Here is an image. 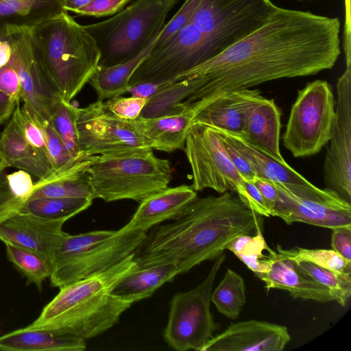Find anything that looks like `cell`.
I'll return each mask as SVG.
<instances>
[{"label": "cell", "mask_w": 351, "mask_h": 351, "mask_svg": "<svg viewBox=\"0 0 351 351\" xmlns=\"http://www.w3.org/2000/svg\"><path fill=\"white\" fill-rule=\"evenodd\" d=\"M12 54L9 42L0 36V69L8 64Z\"/></svg>", "instance_id": "f5cc1de1"}, {"label": "cell", "mask_w": 351, "mask_h": 351, "mask_svg": "<svg viewBox=\"0 0 351 351\" xmlns=\"http://www.w3.org/2000/svg\"><path fill=\"white\" fill-rule=\"evenodd\" d=\"M19 101L14 99L0 91V125L8 120L13 114Z\"/></svg>", "instance_id": "816d5d0a"}, {"label": "cell", "mask_w": 351, "mask_h": 351, "mask_svg": "<svg viewBox=\"0 0 351 351\" xmlns=\"http://www.w3.org/2000/svg\"><path fill=\"white\" fill-rule=\"evenodd\" d=\"M337 82L335 119L324 161L328 188L351 203V62Z\"/></svg>", "instance_id": "5bb4252c"}, {"label": "cell", "mask_w": 351, "mask_h": 351, "mask_svg": "<svg viewBox=\"0 0 351 351\" xmlns=\"http://www.w3.org/2000/svg\"><path fill=\"white\" fill-rule=\"evenodd\" d=\"M261 217L233 191L197 197L171 222L152 228L133 260L138 267L172 263L187 272L217 259L239 235L256 232Z\"/></svg>", "instance_id": "7a4b0ae2"}, {"label": "cell", "mask_w": 351, "mask_h": 351, "mask_svg": "<svg viewBox=\"0 0 351 351\" xmlns=\"http://www.w3.org/2000/svg\"><path fill=\"white\" fill-rule=\"evenodd\" d=\"M244 89L222 93L194 114L192 123L243 134L245 121Z\"/></svg>", "instance_id": "484cf974"}, {"label": "cell", "mask_w": 351, "mask_h": 351, "mask_svg": "<svg viewBox=\"0 0 351 351\" xmlns=\"http://www.w3.org/2000/svg\"><path fill=\"white\" fill-rule=\"evenodd\" d=\"M184 151L191 166V187L195 191L211 189L219 193H237L244 180L235 169L223 142L211 127L192 123L186 135Z\"/></svg>", "instance_id": "8fae6325"}, {"label": "cell", "mask_w": 351, "mask_h": 351, "mask_svg": "<svg viewBox=\"0 0 351 351\" xmlns=\"http://www.w3.org/2000/svg\"><path fill=\"white\" fill-rule=\"evenodd\" d=\"M317 282L325 287L333 301L344 306L351 295V274H344L307 261L296 263Z\"/></svg>", "instance_id": "d590c367"}, {"label": "cell", "mask_w": 351, "mask_h": 351, "mask_svg": "<svg viewBox=\"0 0 351 351\" xmlns=\"http://www.w3.org/2000/svg\"><path fill=\"white\" fill-rule=\"evenodd\" d=\"M0 91L16 101L21 99V85L18 73L9 64L0 69Z\"/></svg>", "instance_id": "f6af8a7d"}, {"label": "cell", "mask_w": 351, "mask_h": 351, "mask_svg": "<svg viewBox=\"0 0 351 351\" xmlns=\"http://www.w3.org/2000/svg\"><path fill=\"white\" fill-rule=\"evenodd\" d=\"M93 200L79 197H43L27 199L19 213L33 215L47 220L65 222L87 209Z\"/></svg>", "instance_id": "4dcf8cb0"}, {"label": "cell", "mask_w": 351, "mask_h": 351, "mask_svg": "<svg viewBox=\"0 0 351 351\" xmlns=\"http://www.w3.org/2000/svg\"><path fill=\"white\" fill-rule=\"evenodd\" d=\"M222 141L230 161L243 179L247 181H254L257 175L251 163L233 145L223 139Z\"/></svg>", "instance_id": "bcb514c9"}, {"label": "cell", "mask_w": 351, "mask_h": 351, "mask_svg": "<svg viewBox=\"0 0 351 351\" xmlns=\"http://www.w3.org/2000/svg\"><path fill=\"white\" fill-rule=\"evenodd\" d=\"M210 301L218 312L228 318L237 319L246 302L245 284L243 277L228 268L221 281L212 291Z\"/></svg>", "instance_id": "d6a6232c"}, {"label": "cell", "mask_w": 351, "mask_h": 351, "mask_svg": "<svg viewBox=\"0 0 351 351\" xmlns=\"http://www.w3.org/2000/svg\"><path fill=\"white\" fill-rule=\"evenodd\" d=\"M91 0H62L63 9L75 13L79 9L86 5Z\"/></svg>", "instance_id": "db71d44e"}, {"label": "cell", "mask_w": 351, "mask_h": 351, "mask_svg": "<svg viewBox=\"0 0 351 351\" xmlns=\"http://www.w3.org/2000/svg\"><path fill=\"white\" fill-rule=\"evenodd\" d=\"M35 49L52 86L66 102L88 83L100 53L84 25L62 12L30 26Z\"/></svg>", "instance_id": "277c9868"}, {"label": "cell", "mask_w": 351, "mask_h": 351, "mask_svg": "<svg viewBox=\"0 0 351 351\" xmlns=\"http://www.w3.org/2000/svg\"><path fill=\"white\" fill-rule=\"evenodd\" d=\"M6 168L0 162V224L19 213L26 202L11 190L7 180Z\"/></svg>", "instance_id": "60d3db41"}, {"label": "cell", "mask_w": 351, "mask_h": 351, "mask_svg": "<svg viewBox=\"0 0 351 351\" xmlns=\"http://www.w3.org/2000/svg\"><path fill=\"white\" fill-rule=\"evenodd\" d=\"M180 113L156 118L130 120L135 129L153 147V149L171 153L184 147L194 112L189 104Z\"/></svg>", "instance_id": "cb8c5ba5"}, {"label": "cell", "mask_w": 351, "mask_h": 351, "mask_svg": "<svg viewBox=\"0 0 351 351\" xmlns=\"http://www.w3.org/2000/svg\"><path fill=\"white\" fill-rule=\"evenodd\" d=\"M278 198L271 216L287 225L302 222L330 229L351 226V204L333 191L274 182Z\"/></svg>", "instance_id": "7c38bea8"}, {"label": "cell", "mask_w": 351, "mask_h": 351, "mask_svg": "<svg viewBox=\"0 0 351 351\" xmlns=\"http://www.w3.org/2000/svg\"><path fill=\"white\" fill-rule=\"evenodd\" d=\"M117 230H95L71 235L66 233L61 239L53 256V266L82 254L115 234Z\"/></svg>", "instance_id": "74e56055"}, {"label": "cell", "mask_w": 351, "mask_h": 351, "mask_svg": "<svg viewBox=\"0 0 351 351\" xmlns=\"http://www.w3.org/2000/svg\"><path fill=\"white\" fill-rule=\"evenodd\" d=\"M178 0H136L115 16L84 25L99 51L98 66L130 60L154 42Z\"/></svg>", "instance_id": "8992f818"}, {"label": "cell", "mask_w": 351, "mask_h": 351, "mask_svg": "<svg viewBox=\"0 0 351 351\" xmlns=\"http://www.w3.org/2000/svg\"><path fill=\"white\" fill-rule=\"evenodd\" d=\"M88 173L94 198L106 202H141L167 188L172 179L169 160L156 157L152 149L96 156Z\"/></svg>", "instance_id": "5b68a950"}, {"label": "cell", "mask_w": 351, "mask_h": 351, "mask_svg": "<svg viewBox=\"0 0 351 351\" xmlns=\"http://www.w3.org/2000/svg\"><path fill=\"white\" fill-rule=\"evenodd\" d=\"M147 99L136 97H114L105 102L108 109L117 117L125 120H134L140 114Z\"/></svg>", "instance_id": "b9f144b4"}, {"label": "cell", "mask_w": 351, "mask_h": 351, "mask_svg": "<svg viewBox=\"0 0 351 351\" xmlns=\"http://www.w3.org/2000/svg\"><path fill=\"white\" fill-rule=\"evenodd\" d=\"M12 49L8 62L18 73L21 99L35 118L44 124L49 121L56 104L62 99L50 82L37 55L30 26L7 24L0 28Z\"/></svg>", "instance_id": "30bf717a"}, {"label": "cell", "mask_w": 351, "mask_h": 351, "mask_svg": "<svg viewBox=\"0 0 351 351\" xmlns=\"http://www.w3.org/2000/svg\"><path fill=\"white\" fill-rule=\"evenodd\" d=\"M153 43L130 60L112 66H97L88 83L97 93L98 100L120 96L127 92L133 73L149 54Z\"/></svg>", "instance_id": "f1b7e54d"}, {"label": "cell", "mask_w": 351, "mask_h": 351, "mask_svg": "<svg viewBox=\"0 0 351 351\" xmlns=\"http://www.w3.org/2000/svg\"><path fill=\"white\" fill-rule=\"evenodd\" d=\"M147 232H117L90 249L53 267L51 285L60 288L106 270L133 254Z\"/></svg>", "instance_id": "9a60e30c"}, {"label": "cell", "mask_w": 351, "mask_h": 351, "mask_svg": "<svg viewBox=\"0 0 351 351\" xmlns=\"http://www.w3.org/2000/svg\"><path fill=\"white\" fill-rule=\"evenodd\" d=\"M335 105L332 86L327 81L315 80L298 90L282 135L284 147L294 157L315 155L329 142Z\"/></svg>", "instance_id": "52a82bcc"}, {"label": "cell", "mask_w": 351, "mask_h": 351, "mask_svg": "<svg viewBox=\"0 0 351 351\" xmlns=\"http://www.w3.org/2000/svg\"><path fill=\"white\" fill-rule=\"evenodd\" d=\"M331 247L344 259L351 261V226L332 229Z\"/></svg>", "instance_id": "7dc6e473"}, {"label": "cell", "mask_w": 351, "mask_h": 351, "mask_svg": "<svg viewBox=\"0 0 351 351\" xmlns=\"http://www.w3.org/2000/svg\"><path fill=\"white\" fill-rule=\"evenodd\" d=\"M290 340L286 326L251 319L230 324L202 351H281Z\"/></svg>", "instance_id": "2e32d148"}, {"label": "cell", "mask_w": 351, "mask_h": 351, "mask_svg": "<svg viewBox=\"0 0 351 351\" xmlns=\"http://www.w3.org/2000/svg\"><path fill=\"white\" fill-rule=\"evenodd\" d=\"M224 141L237 149L253 166L257 177L282 184L311 187L314 185L290 167L258 147L245 136L213 128Z\"/></svg>", "instance_id": "603a6c76"}, {"label": "cell", "mask_w": 351, "mask_h": 351, "mask_svg": "<svg viewBox=\"0 0 351 351\" xmlns=\"http://www.w3.org/2000/svg\"><path fill=\"white\" fill-rule=\"evenodd\" d=\"M269 255V270L256 275L265 282L266 289L285 290L295 299L322 303L333 301L328 289L302 270L295 261L278 255L274 250Z\"/></svg>", "instance_id": "ffe728a7"}, {"label": "cell", "mask_w": 351, "mask_h": 351, "mask_svg": "<svg viewBox=\"0 0 351 351\" xmlns=\"http://www.w3.org/2000/svg\"><path fill=\"white\" fill-rule=\"evenodd\" d=\"M277 7L270 0H201L190 20L213 58L262 27Z\"/></svg>", "instance_id": "ba28073f"}, {"label": "cell", "mask_w": 351, "mask_h": 351, "mask_svg": "<svg viewBox=\"0 0 351 351\" xmlns=\"http://www.w3.org/2000/svg\"><path fill=\"white\" fill-rule=\"evenodd\" d=\"M62 12L66 11L62 0H0V28L7 24L31 26Z\"/></svg>", "instance_id": "f546056e"}, {"label": "cell", "mask_w": 351, "mask_h": 351, "mask_svg": "<svg viewBox=\"0 0 351 351\" xmlns=\"http://www.w3.org/2000/svg\"><path fill=\"white\" fill-rule=\"evenodd\" d=\"M226 259H215L206 278L194 289L175 294L170 301L169 319L164 331L168 345L178 351L202 348L214 337L219 326L210 309L216 276Z\"/></svg>", "instance_id": "9c48e42d"}, {"label": "cell", "mask_w": 351, "mask_h": 351, "mask_svg": "<svg viewBox=\"0 0 351 351\" xmlns=\"http://www.w3.org/2000/svg\"><path fill=\"white\" fill-rule=\"evenodd\" d=\"M225 250L231 251L256 276L267 272L271 264L269 253L265 251L272 250L267 245L261 226L258 227L256 235L241 234L230 241Z\"/></svg>", "instance_id": "1f68e13d"}, {"label": "cell", "mask_w": 351, "mask_h": 351, "mask_svg": "<svg viewBox=\"0 0 351 351\" xmlns=\"http://www.w3.org/2000/svg\"><path fill=\"white\" fill-rule=\"evenodd\" d=\"M42 127L45 137L49 159L53 170L62 167L75 159L72 158L68 148L49 121L42 124Z\"/></svg>", "instance_id": "ab89813d"}, {"label": "cell", "mask_w": 351, "mask_h": 351, "mask_svg": "<svg viewBox=\"0 0 351 351\" xmlns=\"http://www.w3.org/2000/svg\"><path fill=\"white\" fill-rule=\"evenodd\" d=\"M130 0H91L75 14L80 16L100 17L114 14Z\"/></svg>", "instance_id": "ee69618b"}, {"label": "cell", "mask_w": 351, "mask_h": 351, "mask_svg": "<svg viewBox=\"0 0 351 351\" xmlns=\"http://www.w3.org/2000/svg\"><path fill=\"white\" fill-rule=\"evenodd\" d=\"M276 252L295 263L307 261L339 273L351 274V261L344 259L332 250L306 249L298 246L284 249L278 245Z\"/></svg>", "instance_id": "e575fe53"}, {"label": "cell", "mask_w": 351, "mask_h": 351, "mask_svg": "<svg viewBox=\"0 0 351 351\" xmlns=\"http://www.w3.org/2000/svg\"><path fill=\"white\" fill-rule=\"evenodd\" d=\"M49 123L64 143L73 158L82 153L76 128V107L62 99L56 104L49 119Z\"/></svg>", "instance_id": "8d00e7d4"}, {"label": "cell", "mask_w": 351, "mask_h": 351, "mask_svg": "<svg viewBox=\"0 0 351 351\" xmlns=\"http://www.w3.org/2000/svg\"><path fill=\"white\" fill-rule=\"evenodd\" d=\"M0 162L7 168L24 170L38 180L53 171L49 161L26 138L15 111L0 135Z\"/></svg>", "instance_id": "7402d4cb"}, {"label": "cell", "mask_w": 351, "mask_h": 351, "mask_svg": "<svg viewBox=\"0 0 351 351\" xmlns=\"http://www.w3.org/2000/svg\"><path fill=\"white\" fill-rule=\"evenodd\" d=\"M7 180L12 192L19 197L27 201L34 187V182L29 173L20 169L8 174Z\"/></svg>", "instance_id": "c3c4849f"}, {"label": "cell", "mask_w": 351, "mask_h": 351, "mask_svg": "<svg viewBox=\"0 0 351 351\" xmlns=\"http://www.w3.org/2000/svg\"><path fill=\"white\" fill-rule=\"evenodd\" d=\"M64 223L19 213L0 224V241L37 252L52 263L54 252L66 234Z\"/></svg>", "instance_id": "e0dca14e"}, {"label": "cell", "mask_w": 351, "mask_h": 351, "mask_svg": "<svg viewBox=\"0 0 351 351\" xmlns=\"http://www.w3.org/2000/svg\"><path fill=\"white\" fill-rule=\"evenodd\" d=\"M253 182L269 206L271 211L273 206L278 198V189L274 182L256 177Z\"/></svg>", "instance_id": "681fc988"}, {"label": "cell", "mask_w": 351, "mask_h": 351, "mask_svg": "<svg viewBox=\"0 0 351 351\" xmlns=\"http://www.w3.org/2000/svg\"><path fill=\"white\" fill-rule=\"evenodd\" d=\"M340 26L337 17L277 7L262 27L173 82L204 80L184 101L195 114L222 93L315 75L335 64L341 53Z\"/></svg>", "instance_id": "6da1fadb"}, {"label": "cell", "mask_w": 351, "mask_h": 351, "mask_svg": "<svg viewBox=\"0 0 351 351\" xmlns=\"http://www.w3.org/2000/svg\"><path fill=\"white\" fill-rule=\"evenodd\" d=\"M237 194L243 202L257 214L264 217L271 216V211L269 206L253 181L244 180L242 188Z\"/></svg>", "instance_id": "7bdbcfd3"}, {"label": "cell", "mask_w": 351, "mask_h": 351, "mask_svg": "<svg viewBox=\"0 0 351 351\" xmlns=\"http://www.w3.org/2000/svg\"><path fill=\"white\" fill-rule=\"evenodd\" d=\"M202 77L185 78L164 84L147 99L140 117L156 118L181 112L186 107L184 102L204 83Z\"/></svg>", "instance_id": "83f0119b"}, {"label": "cell", "mask_w": 351, "mask_h": 351, "mask_svg": "<svg viewBox=\"0 0 351 351\" xmlns=\"http://www.w3.org/2000/svg\"><path fill=\"white\" fill-rule=\"evenodd\" d=\"M76 128L80 150L88 156L153 149L131 121L114 115L101 100L76 108Z\"/></svg>", "instance_id": "4fadbf2b"}, {"label": "cell", "mask_w": 351, "mask_h": 351, "mask_svg": "<svg viewBox=\"0 0 351 351\" xmlns=\"http://www.w3.org/2000/svg\"><path fill=\"white\" fill-rule=\"evenodd\" d=\"M201 0H186L173 18L163 27L154 42L149 53L160 49L169 38L180 32L189 21Z\"/></svg>", "instance_id": "f35d334b"}, {"label": "cell", "mask_w": 351, "mask_h": 351, "mask_svg": "<svg viewBox=\"0 0 351 351\" xmlns=\"http://www.w3.org/2000/svg\"><path fill=\"white\" fill-rule=\"evenodd\" d=\"M162 86L152 82H141L129 86L127 92L132 96L145 99H149Z\"/></svg>", "instance_id": "f907efd6"}, {"label": "cell", "mask_w": 351, "mask_h": 351, "mask_svg": "<svg viewBox=\"0 0 351 351\" xmlns=\"http://www.w3.org/2000/svg\"><path fill=\"white\" fill-rule=\"evenodd\" d=\"M180 274L178 267L172 263L136 267L123 277L111 293L131 303L150 297L165 283Z\"/></svg>", "instance_id": "4316f807"}, {"label": "cell", "mask_w": 351, "mask_h": 351, "mask_svg": "<svg viewBox=\"0 0 351 351\" xmlns=\"http://www.w3.org/2000/svg\"><path fill=\"white\" fill-rule=\"evenodd\" d=\"M197 197V191L191 186L167 187L141 201L130 221L118 230L147 232L165 221L177 217Z\"/></svg>", "instance_id": "d6986e66"}, {"label": "cell", "mask_w": 351, "mask_h": 351, "mask_svg": "<svg viewBox=\"0 0 351 351\" xmlns=\"http://www.w3.org/2000/svg\"><path fill=\"white\" fill-rule=\"evenodd\" d=\"M86 340L55 329L29 326L0 336V351H83Z\"/></svg>", "instance_id": "d4e9b609"}, {"label": "cell", "mask_w": 351, "mask_h": 351, "mask_svg": "<svg viewBox=\"0 0 351 351\" xmlns=\"http://www.w3.org/2000/svg\"><path fill=\"white\" fill-rule=\"evenodd\" d=\"M134 253L114 266L60 288L30 325L55 329L84 339L97 337L116 324L132 303L111 293L137 265Z\"/></svg>", "instance_id": "3957f363"}, {"label": "cell", "mask_w": 351, "mask_h": 351, "mask_svg": "<svg viewBox=\"0 0 351 351\" xmlns=\"http://www.w3.org/2000/svg\"><path fill=\"white\" fill-rule=\"evenodd\" d=\"M9 261L26 278V284H34L40 291L43 282L49 278L53 264L45 256L30 250L5 243Z\"/></svg>", "instance_id": "836d02e7"}, {"label": "cell", "mask_w": 351, "mask_h": 351, "mask_svg": "<svg viewBox=\"0 0 351 351\" xmlns=\"http://www.w3.org/2000/svg\"><path fill=\"white\" fill-rule=\"evenodd\" d=\"M245 127L241 134L280 161L281 113L274 100L263 97L259 90L244 89Z\"/></svg>", "instance_id": "ac0fdd59"}, {"label": "cell", "mask_w": 351, "mask_h": 351, "mask_svg": "<svg viewBox=\"0 0 351 351\" xmlns=\"http://www.w3.org/2000/svg\"><path fill=\"white\" fill-rule=\"evenodd\" d=\"M96 156L84 154L62 167L53 170L47 178L34 183L27 199L43 197H79L93 200L88 168Z\"/></svg>", "instance_id": "44dd1931"}]
</instances>
